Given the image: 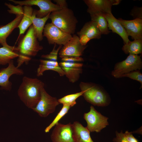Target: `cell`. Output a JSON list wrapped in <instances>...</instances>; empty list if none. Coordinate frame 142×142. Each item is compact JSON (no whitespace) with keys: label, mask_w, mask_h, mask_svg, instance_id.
I'll use <instances>...</instances> for the list:
<instances>
[{"label":"cell","mask_w":142,"mask_h":142,"mask_svg":"<svg viewBox=\"0 0 142 142\" xmlns=\"http://www.w3.org/2000/svg\"><path fill=\"white\" fill-rule=\"evenodd\" d=\"M83 118L87 124L86 127L90 132H100L109 124L108 118L102 115L92 105L89 112L84 114Z\"/></svg>","instance_id":"52a82bcc"},{"label":"cell","mask_w":142,"mask_h":142,"mask_svg":"<svg viewBox=\"0 0 142 142\" xmlns=\"http://www.w3.org/2000/svg\"><path fill=\"white\" fill-rule=\"evenodd\" d=\"M118 20L125 30L128 36H131L134 40L142 39L141 18L138 17L130 20L120 18Z\"/></svg>","instance_id":"9a60e30c"},{"label":"cell","mask_w":142,"mask_h":142,"mask_svg":"<svg viewBox=\"0 0 142 142\" xmlns=\"http://www.w3.org/2000/svg\"><path fill=\"white\" fill-rule=\"evenodd\" d=\"M128 77L139 82L142 85V74L139 70H134L121 75L119 78Z\"/></svg>","instance_id":"f1b7e54d"},{"label":"cell","mask_w":142,"mask_h":142,"mask_svg":"<svg viewBox=\"0 0 142 142\" xmlns=\"http://www.w3.org/2000/svg\"><path fill=\"white\" fill-rule=\"evenodd\" d=\"M122 50L126 54L137 55L141 54L142 52V39H134L130 41L122 47Z\"/></svg>","instance_id":"cb8c5ba5"},{"label":"cell","mask_w":142,"mask_h":142,"mask_svg":"<svg viewBox=\"0 0 142 142\" xmlns=\"http://www.w3.org/2000/svg\"><path fill=\"white\" fill-rule=\"evenodd\" d=\"M4 4L9 9L7 10L9 13L14 14L16 16L23 14V7L22 6L19 5L14 6L9 3L6 2L4 3Z\"/></svg>","instance_id":"83f0119b"},{"label":"cell","mask_w":142,"mask_h":142,"mask_svg":"<svg viewBox=\"0 0 142 142\" xmlns=\"http://www.w3.org/2000/svg\"><path fill=\"white\" fill-rule=\"evenodd\" d=\"M71 107L68 105H63V106L52 123L45 129V133L49 132L50 130L58 123L59 120L68 112Z\"/></svg>","instance_id":"4316f807"},{"label":"cell","mask_w":142,"mask_h":142,"mask_svg":"<svg viewBox=\"0 0 142 142\" xmlns=\"http://www.w3.org/2000/svg\"><path fill=\"white\" fill-rule=\"evenodd\" d=\"M88 7L87 12L89 13L99 12L105 14L111 13L113 5L119 4V0H84L83 1Z\"/></svg>","instance_id":"5bb4252c"},{"label":"cell","mask_w":142,"mask_h":142,"mask_svg":"<svg viewBox=\"0 0 142 142\" xmlns=\"http://www.w3.org/2000/svg\"><path fill=\"white\" fill-rule=\"evenodd\" d=\"M108 23L109 29L120 36L123 40L124 44L130 41L127 32L121 24L113 15L111 13L104 14Z\"/></svg>","instance_id":"2e32d148"},{"label":"cell","mask_w":142,"mask_h":142,"mask_svg":"<svg viewBox=\"0 0 142 142\" xmlns=\"http://www.w3.org/2000/svg\"><path fill=\"white\" fill-rule=\"evenodd\" d=\"M16 47L19 55L17 66L19 68L23 63L28 64L31 57L36 56L38 52L43 48L38 42L32 25L29 27L26 34L22 35Z\"/></svg>","instance_id":"6da1fadb"},{"label":"cell","mask_w":142,"mask_h":142,"mask_svg":"<svg viewBox=\"0 0 142 142\" xmlns=\"http://www.w3.org/2000/svg\"><path fill=\"white\" fill-rule=\"evenodd\" d=\"M60 66L61 67H75L81 68L83 66V64L78 62H69L62 61L59 63Z\"/></svg>","instance_id":"4dcf8cb0"},{"label":"cell","mask_w":142,"mask_h":142,"mask_svg":"<svg viewBox=\"0 0 142 142\" xmlns=\"http://www.w3.org/2000/svg\"><path fill=\"white\" fill-rule=\"evenodd\" d=\"M23 15L16 16L12 21L4 25H0V45L3 46L7 44L6 39L13 30L17 28Z\"/></svg>","instance_id":"e0dca14e"},{"label":"cell","mask_w":142,"mask_h":142,"mask_svg":"<svg viewBox=\"0 0 142 142\" xmlns=\"http://www.w3.org/2000/svg\"><path fill=\"white\" fill-rule=\"evenodd\" d=\"M50 138L52 142H74L73 124L58 122L55 125Z\"/></svg>","instance_id":"30bf717a"},{"label":"cell","mask_w":142,"mask_h":142,"mask_svg":"<svg viewBox=\"0 0 142 142\" xmlns=\"http://www.w3.org/2000/svg\"><path fill=\"white\" fill-rule=\"evenodd\" d=\"M36 9L33 10L32 16V25L38 40L41 41L43 39V32L45 23L51 13L43 18H38L36 16Z\"/></svg>","instance_id":"44dd1931"},{"label":"cell","mask_w":142,"mask_h":142,"mask_svg":"<svg viewBox=\"0 0 142 142\" xmlns=\"http://www.w3.org/2000/svg\"><path fill=\"white\" fill-rule=\"evenodd\" d=\"M115 135L116 137L112 140L113 142H128L122 130L120 132L116 131Z\"/></svg>","instance_id":"1f68e13d"},{"label":"cell","mask_w":142,"mask_h":142,"mask_svg":"<svg viewBox=\"0 0 142 142\" xmlns=\"http://www.w3.org/2000/svg\"><path fill=\"white\" fill-rule=\"evenodd\" d=\"M56 46V45L55 44L52 50L49 54L43 55L41 56V57L48 60L57 61L58 52L62 48V45H59V47L57 49H55Z\"/></svg>","instance_id":"f546056e"},{"label":"cell","mask_w":142,"mask_h":142,"mask_svg":"<svg viewBox=\"0 0 142 142\" xmlns=\"http://www.w3.org/2000/svg\"><path fill=\"white\" fill-rule=\"evenodd\" d=\"M49 18L62 31L71 35L75 32L78 21L73 11L68 7L52 12Z\"/></svg>","instance_id":"3957f363"},{"label":"cell","mask_w":142,"mask_h":142,"mask_svg":"<svg viewBox=\"0 0 142 142\" xmlns=\"http://www.w3.org/2000/svg\"><path fill=\"white\" fill-rule=\"evenodd\" d=\"M89 14L91 21L97 23L102 34H107L110 32L108 29L107 22L104 14L99 12L90 13Z\"/></svg>","instance_id":"603a6c76"},{"label":"cell","mask_w":142,"mask_h":142,"mask_svg":"<svg viewBox=\"0 0 142 142\" xmlns=\"http://www.w3.org/2000/svg\"><path fill=\"white\" fill-rule=\"evenodd\" d=\"M86 45H82L78 37L74 35L60 49L59 55L60 57H80L86 48Z\"/></svg>","instance_id":"8fae6325"},{"label":"cell","mask_w":142,"mask_h":142,"mask_svg":"<svg viewBox=\"0 0 142 142\" xmlns=\"http://www.w3.org/2000/svg\"><path fill=\"white\" fill-rule=\"evenodd\" d=\"M44 84L37 78L24 77L17 91L21 101L28 108H34L40 98L41 90Z\"/></svg>","instance_id":"7a4b0ae2"},{"label":"cell","mask_w":142,"mask_h":142,"mask_svg":"<svg viewBox=\"0 0 142 142\" xmlns=\"http://www.w3.org/2000/svg\"><path fill=\"white\" fill-rule=\"evenodd\" d=\"M124 134L128 142H139L137 139L133 136L131 132L126 131Z\"/></svg>","instance_id":"836d02e7"},{"label":"cell","mask_w":142,"mask_h":142,"mask_svg":"<svg viewBox=\"0 0 142 142\" xmlns=\"http://www.w3.org/2000/svg\"><path fill=\"white\" fill-rule=\"evenodd\" d=\"M40 92L39 100L32 109L40 117L45 118L54 112L56 106L59 104L57 98L49 95L44 87L41 88Z\"/></svg>","instance_id":"8992f818"},{"label":"cell","mask_w":142,"mask_h":142,"mask_svg":"<svg viewBox=\"0 0 142 142\" xmlns=\"http://www.w3.org/2000/svg\"><path fill=\"white\" fill-rule=\"evenodd\" d=\"M83 92H80L66 95L58 99L59 104L66 105L71 107L76 104V100L80 96L82 95Z\"/></svg>","instance_id":"484cf974"},{"label":"cell","mask_w":142,"mask_h":142,"mask_svg":"<svg viewBox=\"0 0 142 142\" xmlns=\"http://www.w3.org/2000/svg\"><path fill=\"white\" fill-rule=\"evenodd\" d=\"M64 71L65 75L68 78L69 81L74 83L79 79L80 75L83 72L81 68L74 67L61 68Z\"/></svg>","instance_id":"d4e9b609"},{"label":"cell","mask_w":142,"mask_h":142,"mask_svg":"<svg viewBox=\"0 0 142 142\" xmlns=\"http://www.w3.org/2000/svg\"><path fill=\"white\" fill-rule=\"evenodd\" d=\"M82 96L88 102L94 106H105L109 103V99L103 90L95 84L81 82L79 85Z\"/></svg>","instance_id":"277c9868"},{"label":"cell","mask_w":142,"mask_h":142,"mask_svg":"<svg viewBox=\"0 0 142 142\" xmlns=\"http://www.w3.org/2000/svg\"><path fill=\"white\" fill-rule=\"evenodd\" d=\"M23 70L14 64L13 60L8 63V67L0 70V86L2 89L10 91L12 83L9 80L10 77L13 74L22 75L24 74Z\"/></svg>","instance_id":"4fadbf2b"},{"label":"cell","mask_w":142,"mask_h":142,"mask_svg":"<svg viewBox=\"0 0 142 142\" xmlns=\"http://www.w3.org/2000/svg\"><path fill=\"white\" fill-rule=\"evenodd\" d=\"M142 67V62L140 56L129 54L125 59L115 64L111 74L114 77L119 78L122 75L140 70Z\"/></svg>","instance_id":"5b68a950"},{"label":"cell","mask_w":142,"mask_h":142,"mask_svg":"<svg viewBox=\"0 0 142 142\" xmlns=\"http://www.w3.org/2000/svg\"><path fill=\"white\" fill-rule=\"evenodd\" d=\"M15 4L21 6L36 5L39 8L36 10V16L38 18H43L52 12L61 9L62 8L58 5L52 3L50 0H26L17 1L9 0Z\"/></svg>","instance_id":"9c48e42d"},{"label":"cell","mask_w":142,"mask_h":142,"mask_svg":"<svg viewBox=\"0 0 142 142\" xmlns=\"http://www.w3.org/2000/svg\"><path fill=\"white\" fill-rule=\"evenodd\" d=\"M43 37H45L49 44L64 45L71 38V34L60 30L52 23H48L44 26Z\"/></svg>","instance_id":"ba28073f"},{"label":"cell","mask_w":142,"mask_h":142,"mask_svg":"<svg viewBox=\"0 0 142 142\" xmlns=\"http://www.w3.org/2000/svg\"><path fill=\"white\" fill-rule=\"evenodd\" d=\"M73 125L74 142H94L86 127L78 121H74Z\"/></svg>","instance_id":"ac0fdd59"},{"label":"cell","mask_w":142,"mask_h":142,"mask_svg":"<svg viewBox=\"0 0 142 142\" xmlns=\"http://www.w3.org/2000/svg\"><path fill=\"white\" fill-rule=\"evenodd\" d=\"M54 1L57 3V4L61 8L68 7L67 3L65 0H55Z\"/></svg>","instance_id":"e575fe53"},{"label":"cell","mask_w":142,"mask_h":142,"mask_svg":"<svg viewBox=\"0 0 142 142\" xmlns=\"http://www.w3.org/2000/svg\"><path fill=\"white\" fill-rule=\"evenodd\" d=\"M77 34L81 43L84 45L91 39L100 38L102 35L97 23L91 21L86 22Z\"/></svg>","instance_id":"7c38bea8"},{"label":"cell","mask_w":142,"mask_h":142,"mask_svg":"<svg viewBox=\"0 0 142 142\" xmlns=\"http://www.w3.org/2000/svg\"><path fill=\"white\" fill-rule=\"evenodd\" d=\"M18 57L16 47L7 44L0 48V65L8 64L12 60Z\"/></svg>","instance_id":"ffe728a7"},{"label":"cell","mask_w":142,"mask_h":142,"mask_svg":"<svg viewBox=\"0 0 142 142\" xmlns=\"http://www.w3.org/2000/svg\"><path fill=\"white\" fill-rule=\"evenodd\" d=\"M63 62H78L84 61L83 59L81 57H69L61 58Z\"/></svg>","instance_id":"d6a6232c"},{"label":"cell","mask_w":142,"mask_h":142,"mask_svg":"<svg viewBox=\"0 0 142 142\" xmlns=\"http://www.w3.org/2000/svg\"><path fill=\"white\" fill-rule=\"evenodd\" d=\"M40 63L37 71V75L38 77L42 76L44 72L48 70H52L57 72L60 76L65 75V73L60 66L57 61L48 60H40Z\"/></svg>","instance_id":"d6986e66"},{"label":"cell","mask_w":142,"mask_h":142,"mask_svg":"<svg viewBox=\"0 0 142 142\" xmlns=\"http://www.w3.org/2000/svg\"><path fill=\"white\" fill-rule=\"evenodd\" d=\"M24 13L22 18L17 28L19 29V35H23L28 27L32 24V16L33 9L31 6L23 7Z\"/></svg>","instance_id":"7402d4cb"}]
</instances>
